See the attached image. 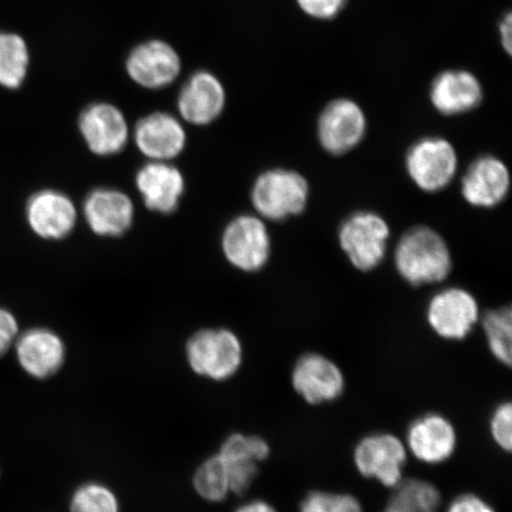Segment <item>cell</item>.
Segmentation results:
<instances>
[{"label":"cell","mask_w":512,"mask_h":512,"mask_svg":"<svg viewBox=\"0 0 512 512\" xmlns=\"http://www.w3.org/2000/svg\"><path fill=\"white\" fill-rule=\"evenodd\" d=\"M394 265L400 277L409 285L439 284L452 271V253L437 230L415 226L408 229L396 245Z\"/></svg>","instance_id":"1"},{"label":"cell","mask_w":512,"mask_h":512,"mask_svg":"<svg viewBox=\"0 0 512 512\" xmlns=\"http://www.w3.org/2000/svg\"><path fill=\"white\" fill-rule=\"evenodd\" d=\"M251 201L261 219L285 221L304 213L310 201V184L298 171L267 170L255 179Z\"/></svg>","instance_id":"2"},{"label":"cell","mask_w":512,"mask_h":512,"mask_svg":"<svg viewBox=\"0 0 512 512\" xmlns=\"http://www.w3.org/2000/svg\"><path fill=\"white\" fill-rule=\"evenodd\" d=\"M390 227L375 211L351 214L338 229L339 246L350 264L361 272L379 267L387 255Z\"/></svg>","instance_id":"3"},{"label":"cell","mask_w":512,"mask_h":512,"mask_svg":"<svg viewBox=\"0 0 512 512\" xmlns=\"http://www.w3.org/2000/svg\"><path fill=\"white\" fill-rule=\"evenodd\" d=\"M185 354L194 373L213 381L229 380L243 361L241 341L228 329L197 331L190 337Z\"/></svg>","instance_id":"4"},{"label":"cell","mask_w":512,"mask_h":512,"mask_svg":"<svg viewBox=\"0 0 512 512\" xmlns=\"http://www.w3.org/2000/svg\"><path fill=\"white\" fill-rule=\"evenodd\" d=\"M411 181L422 191L434 194L453 182L459 168L456 147L443 137H425L409 147L405 159Z\"/></svg>","instance_id":"5"},{"label":"cell","mask_w":512,"mask_h":512,"mask_svg":"<svg viewBox=\"0 0 512 512\" xmlns=\"http://www.w3.org/2000/svg\"><path fill=\"white\" fill-rule=\"evenodd\" d=\"M221 245L224 258L242 272H258L271 258V235L265 220L258 215H240L230 221L224 228Z\"/></svg>","instance_id":"6"},{"label":"cell","mask_w":512,"mask_h":512,"mask_svg":"<svg viewBox=\"0 0 512 512\" xmlns=\"http://www.w3.org/2000/svg\"><path fill=\"white\" fill-rule=\"evenodd\" d=\"M368 128L367 115L356 101L338 98L320 113L317 137L323 150L332 156H343L362 143Z\"/></svg>","instance_id":"7"},{"label":"cell","mask_w":512,"mask_h":512,"mask_svg":"<svg viewBox=\"0 0 512 512\" xmlns=\"http://www.w3.org/2000/svg\"><path fill=\"white\" fill-rule=\"evenodd\" d=\"M427 323L447 341H464L480 319L477 299L462 287H447L435 293L427 305Z\"/></svg>","instance_id":"8"},{"label":"cell","mask_w":512,"mask_h":512,"mask_svg":"<svg viewBox=\"0 0 512 512\" xmlns=\"http://www.w3.org/2000/svg\"><path fill=\"white\" fill-rule=\"evenodd\" d=\"M407 456L406 445L394 434L375 433L356 445L354 463L363 477L393 489L403 479Z\"/></svg>","instance_id":"9"},{"label":"cell","mask_w":512,"mask_h":512,"mask_svg":"<svg viewBox=\"0 0 512 512\" xmlns=\"http://www.w3.org/2000/svg\"><path fill=\"white\" fill-rule=\"evenodd\" d=\"M292 386L309 405L317 406L341 398L345 377L330 358L309 352L299 358L292 370Z\"/></svg>","instance_id":"10"},{"label":"cell","mask_w":512,"mask_h":512,"mask_svg":"<svg viewBox=\"0 0 512 512\" xmlns=\"http://www.w3.org/2000/svg\"><path fill=\"white\" fill-rule=\"evenodd\" d=\"M79 130L88 149L101 157L117 155L130 139V127L124 113L105 102L89 105L81 113Z\"/></svg>","instance_id":"11"},{"label":"cell","mask_w":512,"mask_h":512,"mask_svg":"<svg viewBox=\"0 0 512 512\" xmlns=\"http://www.w3.org/2000/svg\"><path fill=\"white\" fill-rule=\"evenodd\" d=\"M25 217L38 238L56 241L72 234L78 222V210L64 192L44 189L30 196Z\"/></svg>","instance_id":"12"},{"label":"cell","mask_w":512,"mask_h":512,"mask_svg":"<svg viewBox=\"0 0 512 512\" xmlns=\"http://www.w3.org/2000/svg\"><path fill=\"white\" fill-rule=\"evenodd\" d=\"M511 187L510 170L496 156H480L467 168L460 182L466 203L475 208L492 209L507 198Z\"/></svg>","instance_id":"13"},{"label":"cell","mask_w":512,"mask_h":512,"mask_svg":"<svg viewBox=\"0 0 512 512\" xmlns=\"http://www.w3.org/2000/svg\"><path fill=\"white\" fill-rule=\"evenodd\" d=\"M457 443L456 428L450 420L438 413L422 415L408 427V450L421 463H445L456 452Z\"/></svg>","instance_id":"14"},{"label":"cell","mask_w":512,"mask_h":512,"mask_svg":"<svg viewBox=\"0 0 512 512\" xmlns=\"http://www.w3.org/2000/svg\"><path fill=\"white\" fill-rule=\"evenodd\" d=\"M270 453V445L265 439L240 433L230 435L217 454L226 466L230 492L245 494L258 476L259 464L270 457Z\"/></svg>","instance_id":"15"},{"label":"cell","mask_w":512,"mask_h":512,"mask_svg":"<svg viewBox=\"0 0 512 512\" xmlns=\"http://www.w3.org/2000/svg\"><path fill=\"white\" fill-rule=\"evenodd\" d=\"M134 143L153 162H171L187 145V132L181 121L169 113H152L134 127Z\"/></svg>","instance_id":"16"},{"label":"cell","mask_w":512,"mask_h":512,"mask_svg":"<svg viewBox=\"0 0 512 512\" xmlns=\"http://www.w3.org/2000/svg\"><path fill=\"white\" fill-rule=\"evenodd\" d=\"M83 215L94 234L117 238L132 227L134 206L125 192L100 188L89 192L83 202Z\"/></svg>","instance_id":"17"},{"label":"cell","mask_w":512,"mask_h":512,"mask_svg":"<svg viewBox=\"0 0 512 512\" xmlns=\"http://www.w3.org/2000/svg\"><path fill=\"white\" fill-rule=\"evenodd\" d=\"M484 91L475 74L464 69H448L435 76L430 100L434 110L445 117L469 113L482 104Z\"/></svg>","instance_id":"18"},{"label":"cell","mask_w":512,"mask_h":512,"mask_svg":"<svg viewBox=\"0 0 512 512\" xmlns=\"http://www.w3.org/2000/svg\"><path fill=\"white\" fill-rule=\"evenodd\" d=\"M126 68L130 78L139 86L160 89L178 78L182 63L174 48L156 40L134 49L128 56Z\"/></svg>","instance_id":"19"},{"label":"cell","mask_w":512,"mask_h":512,"mask_svg":"<svg viewBox=\"0 0 512 512\" xmlns=\"http://www.w3.org/2000/svg\"><path fill=\"white\" fill-rule=\"evenodd\" d=\"M136 187L147 209L168 215L181 203L185 179L181 170L170 162L150 160L138 170Z\"/></svg>","instance_id":"20"},{"label":"cell","mask_w":512,"mask_h":512,"mask_svg":"<svg viewBox=\"0 0 512 512\" xmlns=\"http://www.w3.org/2000/svg\"><path fill=\"white\" fill-rule=\"evenodd\" d=\"M66 344L56 332L44 328L25 331L16 342L19 364L31 377L46 380L66 361Z\"/></svg>","instance_id":"21"},{"label":"cell","mask_w":512,"mask_h":512,"mask_svg":"<svg viewBox=\"0 0 512 512\" xmlns=\"http://www.w3.org/2000/svg\"><path fill=\"white\" fill-rule=\"evenodd\" d=\"M226 106V92L219 79L208 72L192 75L179 93L177 107L187 123L206 126L220 117Z\"/></svg>","instance_id":"22"},{"label":"cell","mask_w":512,"mask_h":512,"mask_svg":"<svg viewBox=\"0 0 512 512\" xmlns=\"http://www.w3.org/2000/svg\"><path fill=\"white\" fill-rule=\"evenodd\" d=\"M29 50L21 36L0 32V86L18 89L28 75Z\"/></svg>","instance_id":"23"},{"label":"cell","mask_w":512,"mask_h":512,"mask_svg":"<svg viewBox=\"0 0 512 512\" xmlns=\"http://www.w3.org/2000/svg\"><path fill=\"white\" fill-rule=\"evenodd\" d=\"M482 326L492 356L504 366L512 361V311L510 306L485 312Z\"/></svg>","instance_id":"24"},{"label":"cell","mask_w":512,"mask_h":512,"mask_svg":"<svg viewBox=\"0 0 512 512\" xmlns=\"http://www.w3.org/2000/svg\"><path fill=\"white\" fill-rule=\"evenodd\" d=\"M393 489L388 504L394 507L416 512H435L440 507V491L426 480L402 479Z\"/></svg>","instance_id":"25"},{"label":"cell","mask_w":512,"mask_h":512,"mask_svg":"<svg viewBox=\"0 0 512 512\" xmlns=\"http://www.w3.org/2000/svg\"><path fill=\"white\" fill-rule=\"evenodd\" d=\"M194 488L204 501L211 503L222 502L230 494L226 466L217 454L198 466Z\"/></svg>","instance_id":"26"},{"label":"cell","mask_w":512,"mask_h":512,"mask_svg":"<svg viewBox=\"0 0 512 512\" xmlns=\"http://www.w3.org/2000/svg\"><path fill=\"white\" fill-rule=\"evenodd\" d=\"M72 512H120L117 495L100 483H86L75 490L70 499Z\"/></svg>","instance_id":"27"},{"label":"cell","mask_w":512,"mask_h":512,"mask_svg":"<svg viewBox=\"0 0 512 512\" xmlns=\"http://www.w3.org/2000/svg\"><path fill=\"white\" fill-rule=\"evenodd\" d=\"M299 512H363V508L352 495L312 491L300 503Z\"/></svg>","instance_id":"28"},{"label":"cell","mask_w":512,"mask_h":512,"mask_svg":"<svg viewBox=\"0 0 512 512\" xmlns=\"http://www.w3.org/2000/svg\"><path fill=\"white\" fill-rule=\"evenodd\" d=\"M492 439L503 451L511 452L512 448V406L510 402L501 403L496 407L490 419Z\"/></svg>","instance_id":"29"},{"label":"cell","mask_w":512,"mask_h":512,"mask_svg":"<svg viewBox=\"0 0 512 512\" xmlns=\"http://www.w3.org/2000/svg\"><path fill=\"white\" fill-rule=\"evenodd\" d=\"M296 2L306 16L319 21H331L342 14L349 0H296Z\"/></svg>","instance_id":"30"},{"label":"cell","mask_w":512,"mask_h":512,"mask_svg":"<svg viewBox=\"0 0 512 512\" xmlns=\"http://www.w3.org/2000/svg\"><path fill=\"white\" fill-rule=\"evenodd\" d=\"M18 335L17 319L8 310L0 307V356H3L15 342Z\"/></svg>","instance_id":"31"},{"label":"cell","mask_w":512,"mask_h":512,"mask_svg":"<svg viewBox=\"0 0 512 512\" xmlns=\"http://www.w3.org/2000/svg\"><path fill=\"white\" fill-rule=\"evenodd\" d=\"M447 512H496L488 502L475 494L458 496L450 504Z\"/></svg>","instance_id":"32"},{"label":"cell","mask_w":512,"mask_h":512,"mask_svg":"<svg viewBox=\"0 0 512 512\" xmlns=\"http://www.w3.org/2000/svg\"><path fill=\"white\" fill-rule=\"evenodd\" d=\"M499 37H501L502 48L511 55L512 48V17L509 12L499 24Z\"/></svg>","instance_id":"33"},{"label":"cell","mask_w":512,"mask_h":512,"mask_svg":"<svg viewBox=\"0 0 512 512\" xmlns=\"http://www.w3.org/2000/svg\"><path fill=\"white\" fill-rule=\"evenodd\" d=\"M235 512H277V510L270 503L256 499V501L241 505Z\"/></svg>","instance_id":"34"},{"label":"cell","mask_w":512,"mask_h":512,"mask_svg":"<svg viewBox=\"0 0 512 512\" xmlns=\"http://www.w3.org/2000/svg\"><path fill=\"white\" fill-rule=\"evenodd\" d=\"M383 512H416V511L401 509L398 507H394V505H392V504H388L386 510H384Z\"/></svg>","instance_id":"35"}]
</instances>
